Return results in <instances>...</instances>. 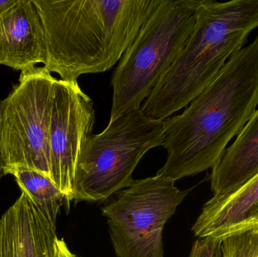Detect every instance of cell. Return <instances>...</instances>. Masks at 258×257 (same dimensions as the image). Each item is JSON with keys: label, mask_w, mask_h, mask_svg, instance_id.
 <instances>
[{"label": "cell", "mask_w": 258, "mask_h": 257, "mask_svg": "<svg viewBox=\"0 0 258 257\" xmlns=\"http://www.w3.org/2000/svg\"><path fill=\"white\" fill-rule=\"evenodd\" d=\"M257 106L258 34L181 114L164 120L168 155L156 175L177 181L212 170Z\"/></svg>", "instance_id": "1"}, {"label": "cell", "mask_w": 258, "mask_h": 257, "mask_svg": "<svg viewBox=\"0 0 258 257\" xmlns=\"http://www.w3.org/2000/svg\"><path fill=\"white\" fill-rule=\"evenodd\" d=\"M43 27L44 67L63 81L119 61L159 0H33Z\"/></svg>", "instance_id": "2"}, {"label": "cell", "mask_w": 258, "mask_h": 257, "mask_svg": "<svg viewBox=\"0 0 258 257\" xmlns=\"http://www.w3.org/2000/svg\"><path fill=\"white\" fill-rule=\"evenodd\" d=\"M258 28V0H200L187 43L141 107L164 121L187 107Z\"/></svg>", "instance_id": "3"}, {"label": "cell", "mask_w": 258, "mask_h": 257, "mask_svg": "<svg viewBox=\"0 0 258 257\" xmlns=\"http://www.w3.org/2000/svg\"><path fill=\"white\" fill-rule=\"evenodd\" d=\"M200 0H159L111 78L110 121L140 110L187 43Z\"/></svg>", "instance_id": "4"}, {"label": "cell", "mask_w": 258, "mask_h": 257, "mask_svg": "<svg viewBox=\"0 0 258 257\" xmlns=\"http://www.w3.org/2000/svg\"><path fill=\"white\" fill-rule=\"evenodd\" d=\"M165 121L143 114L141 109L109 122L82 145L73 200L98 202L128 187L132 174L150 149L162 146Z\"/></svg>", "instance_id": "5"}, {"label": "cell", "mask_w": 258, "mask_h": 257, "mask_svg": "<svg viewBox=\"0 0 258 257\" xmlns=\"http://www.w3.org/2000/svg\"><path fill=\"white\" fill-rule=\"evenodd\" d=\"M56 79L44 66L22 71L18 84L0 101L5 175L23 167L51 178L48 131Z\"/></svg>", "instance_id": "6"}, {"label": "cell", "mask_w": 258, "mask_h": 257, "mask_svg": "<svg viewBox=\"0 0 258 257\" xmlns=\"http://www.w3.org/2000/svg\"><path fill=\"white\" fill-rule=\"evenodd\" d=\"M154 177L134 180L102 208L116 257H164L162 232L191 190Z\"/></svg>", "instance_id": "7"}, {"label": "cell", "mask_w": 258, "mask_h": 257, "mask_svg": "<svg viewBox=\"0 0 258 257\" xmlns=\"http://www.w3.org/2000/svg\"><path fill=\"white\" fill-rule=\"evenodd\" d=\"M95 110L78 81L56 79L48 131L51 178L65 201H73L83 142L92 134Z\"/></svg>", "instance_id": "8"}, {"label": "cell", "mask_w": 258, "mask_h": 257, "mask_svg": "<svg viewBox=\"0 0 258 257\" xmlns=\"http://www.w3.org/2000/svg\"><path fill=\"white\" fill-rule=\"evenodd\" d=\"M56 223L24 192L0 218V257H54Z\"/></svg>", "instance_id": "9"}, {"label": "cell", "mask_w": 258, "mask_h": 257, "mask_svg": "<svg viewBox=\"0 0 258 257\" xmlns=\"http://www.w3.org/2000/svg\"><path fill=\"white\" fill-rule=\"evenodd\" d=\"M46 60L43 27L33 0H18L0 15V65L32 69Z\"/></svg>", "instance_id": "10"}, {"label": "cell", "mask_w": 258, "mask_h": 257, "mask_svg": "<svg viewBox=\"0 0 258 257\" xmlns=\"http://www.w3.org/2000/svg\"><path fill=\"white\" fill-rule=\"evenodd\" d=\"M255 226H258V173L231 194L208 201L192 232L198 238L220 240Z\"/></svg>", "instance_id": "11"}, {"label": "cell", "mask_w": 258, "mask_h": 257, "mask_svg": "<svg viewBox=\"0 0 258 257\" xmlns=\"http://www.w3.org/2000/svg\"><path fill=\"white\" fill-rule=\"evenodd\" d=\"M258 173V108L212 169L213 197L228 196Z\"/></svg>", "instance_id": "12"}, {"label": "cell", "mask_w": 258, "mask_h": 257, "mask_svg": "<svg viewBox=\"0 0 258 257\" xmlns=\"http://www.w3.org/2000/svg\"><path fill=\"white\" fill-rule=\"evenodd\" d=\"M8 175H13L21 192L27 195L48 220L57 223L65 198L51 178L36 170L23 167L12 169Z\"/></svg>", "instance_id": "13"}, {"label": "cell", "mask_w": 258, "mask_h": 257, "mask_svg": "<svg viewBox=\"0 0 258 257\" xmlns=\"http://www.w3.org/2000/svg\"><path fill=\"white\" fill-rule=\"evenodd\" d=\"M219 241L223 257H258V226L229 234Z\"/></svg>", "instance_id": "14"}, {"label": "cell", "mask_w": 258, "mask_h": 257, "mask_svg": "<svg viewBox=\"0 0 258 257\" xmlns=\"http://www.w3.org/2000/svg\"><path fill=\"white\" fill-rule=\"evenodd\" d=\"M219 240L212 238H199L194 243L189 257H214Z\"/></svg>", "instance_id": "15"}, {"label": "cell", "mask_w": 258, "mask_h": 257, "mask_svg": "<svg viewBox=\"0 0 258 257\" xmlns=\"http://www.w3.org/2000/svg\"><path fill=\"white\" fill-rule=\"evenodd\" d=\"M54 257H81L71 251L64 240L57 238L54 244Z\"/></svg>", "instance_id": "16"}, {"label": "cell", "mask_w": 258, "mask_h": 257, "mask_svg": "<svg viewBox=\"0 0 258 257\" xmlns=\"http://www.w3.org/2000/svg\"><path fill=\"white\" fill-rule=\"evenodd\" d=\"M17 2L18 0H0V15L14 6Z\"/></svg>", "instance_id": "17"}, {"label": "cell", "mask_w": 258, "mask_h": 257, "mask_svg": "<svg viewBox=\"0 0 258 257\" xmlns=\"http://www.w3.org/2000/svg\"><path fill=\"white\" fill-rule=\"evenodd\" d=\"M214 257H223L222 253H221V247H220V241L217 245L216 249H215V253H214Z\"/></svg>", "instance_id": "18"}, {"label": "cell", "mask_w": 258, "mask_h": 257, "mask_svg": "<svg viewBox=\"0 0 258 257\" xmlns=\"http://www.w3.org/2000/svg\"><path fill=\"white\" fill-rule=\"evenodd\" d=\"M4 170H3V161L2 157L1 152H0V180L5 176Z\"/></svg>", "instance_id": "19"}]
</instances>
